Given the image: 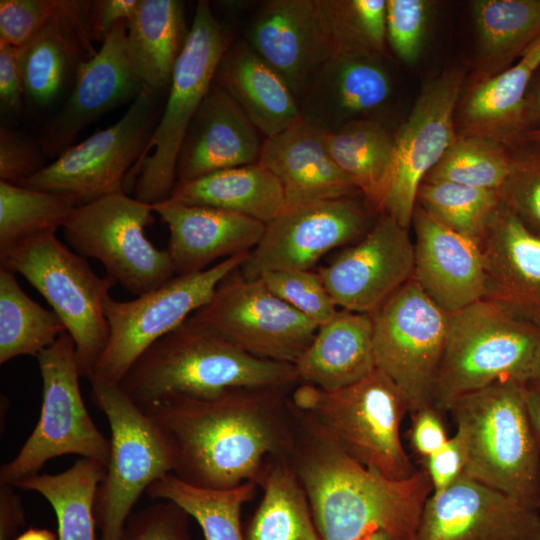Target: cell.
<instances>
[{"label": "cell", "instance_id": "6da1fadb", "mask_svg": "<svg viewBox=\"0 0 540 540\" xmlns=\"http://www.w3.org/2000/svg\"><path fill=\"white\" fill-rule=\"evenodd\" d=\"M282 388H233L209 399L170 397L141 408L174 458L172 474L202 489L254 481L268 457H288L295 408Z\"/></svg>", "mask_w": 540, "mask_h": 540}, {"label": "cell", "instance_id": "7a4b0ae2", "mask_svg": "<svg viewBox=\"0 0 540 540\" xmlns=\"http://www.w3.org/2000/svg\"><path fill=\"white\" fill-rule=\"evenodd\" d=\"M294 408L288 461L306 492L321 540H357L376 531L392 540H415L433 492L426 470L390 479L352 458L318 420Z\"/></svg>", "mask_w": 540, "mask_h": 540}, {"label": "cell", "instance_id": "3957f363", "mask_svg": "<svg viewBox=\"0 0 540 540\" xmlns=\"http://www.w3.org/2000/svg\"><path fill=\"white\" fill-rule=\"evenodd\" d=\"M299 383L293 364L253 356L189 317L153 343L119 384L144 408L170 397L209 399L233 388Z\"/></svg>", "mask_w": 540, "mask_h": 540}, {"label": "cell", "instance_id": "277c9868", "mask_svg": "<svg viewBox=\"0 0 540 540\" xmlns=\"http://www.w3.org/2000/svg\"><path fill=\"white\" fill-rule=\"evenodd\" d=\"M526 384L499 381L447 408L465 451L463 474L532 508L540 506V443L531 426Z\"/></svg>", "mask_w": 540, "mask_h": 540}, {"label": "cell", "instance_id": "5b68a950", "mask_svg": "<svg viewBox=\"0 0 540 540\" xmlns=\"http://www.w3.org/2000/svg\"><path fill=\"white\" fill-rule=\"evenodd\" d=\"M290 397L362 465L394 480L408 479L418 471L400 437L409 403L394 381L377 368L336 390L299 383Z\"/></svg>", "mask_w": 540, "mask_h": 540}, {"label": "cell", "instance_id": "8992f818", "mask_svg": "<svg viewBox=\"0 0 540 540\" xmlns=\"http://www.w3.org/2000/svg\"><path fill=\"white\" fill-rule=\"evenodd\" d=\"M229 46L228 32L213 14L210 3L198 1L187 41L174 67L163 112L143 154L126 177L125 193L135 183V197L150 205L171 196L184 136Z\"/></svg>", "mask_w": 540, "mask_h": 540}, {"label": "cell", "instance_id": "52a82bcc", "mask_svg": "<svg viewBox=\"0 0 540 540\" xmlns=\"http://www.w3.org/2000/svg\"><path fill=\"white\" fill-rule=\"evenodd\" d=\"M0 264L22 275L50 304L74 341L80 376L88 379L107 346L104 302L116 281L99 277L86 258L64 245L53 231L0 255Z\"/></svg>", "mask_w": 540, "mask_h": 540}, {"label": "cell", "instance_id": "ba28073f", "mask_svg": "<svg viewBox=\"0 0 540 540\" xmlns=\"http://www.w3.org/2000/svg\"><path fill=\"white\" fill-rule=\"evenodd\" d=\"M540 343V329L498 305L479 300L450 315L440 363L435 406L505 380L527 383Z\"/></svg>", "mask_w": 540, "mask_h": 540}, {"label": "cell", "instance_id": "9c48e42d", "mask_svg": "<svg viewBox=\"0 0 540 540\" xmlns=\"http://www.w3.org/2000/svg\"><path fill=\"white\" fill-rule=\"evenodd\" d=\"M91 400L110 427V453L98 485L94 515L100 540H122L125 523L142 493L172 473L174 458L153 420L120 384L88 379Z\"/></svg>", "mask_w": 540, "mask_h": 540}, {"label": "cell", "instance_id": "30bf717a", "mask_svg": "<svg viewBox=\"0 0 540 540\" xmlns=\"http://www.w3.org/2000/svg\"><path fill=\"white\" fill-rule=\"evenodd\" d=\"M36 359L42 379L40 417L17 455L0 468V482L13 486L55 457L74 454L106 464L110 453V439L97 428L82 398L71 335H61Z\"/></svg>", "mask_w": 540, "mask_h": 540}, {"label": "cell", "instance_id": "8fae6325", "mask_svg": "<svg viewBox=\"0 0 540 540\" xmlns=\"http://www.w3.org/2000/svg\"><path fill=\"white\" fill-rule=\"evenodd\" d=\"M153 213L152 205L116 193L77 206L63 234L76 253L99 260L107 276L137 297L175 274L168 251L156 248L145 234Z\"/></svg>", "mask_w": 540, "mask_h": 540}, {"label": "cell", "instance_id": "7c38bea8", "mask_svg": "<svg viewBox=\"0 0 540 540\" xmlns=\"http://www.w3.org/2000/svg\"><path fill=\"white\" fill-rule=\"evenodd\" d=\"M369 315L376 368L400 388L411 414L435 405L450 314L411 278Z\"/></svg>", "mask_w": 540, "mask_h": 540}, {"label": "cell", "instance_id": "4fadbf2b", "mask_svg": "<svg viewBox=\"0 0 540 540\" xmlns=\"http://www.w3.org/2000/svg\"><path fill=\"white\" fill-rule=\"evenodd\" d=\"M248 254L244 252L223 259L200 272L174 276L129 301H118L109 296L104 302L109 338L89 378L119 384L153 343L208 302L219 282L239 268Z\"/></svg>", "mask_w": 540, "mask_h": 540}, {"label": "cell", "instance_id": "5bb4252c", "mask_svg": "<svg viewBox=\"0 0 540 540\" xmlns=\"http://www.w3.org/2000/svg\"><path fill=\"white\" fill-rule=\"evenodd\" d=\"M159 95L145 87L117 122L72 145L21 186L63 193L78 205L125 192L158 122Z\"/></svg>", "mask_w": 540, "mask_h": 540}, {"label": "cell", "instance_id": "9a60e30c", "mask_svg": "<svg viewBox=\"0 0 540 540\" xmlns=\"http://www.w3.org/2000/svg\"><path fill=\"white\" fill-rule=\"evenodd\" d=\"M239 268L190 317L253 356L294 365L319 326Z\"/></svg>", "mask_w": 540, "mask_h": 540}, {"label": "cell", "instance_id": "2e32d148", "mask_svg": "<svg viewBox=\"0 0 540 540\" xmlns=\"http://www.w3.org/2000/svg\"><path fill=\"white\" fill-rule=\"evenodd\" d=\"M463 79L461 69L449 68L425 83L394 135L391 168L377 212L405 228L412 224L420 185L457 139L454 114Z\"/></svg>", "mask_w": 540, "mask_h": 540}, {"label": "cell", "instance_id": "e0dca14e", "mask_svg": "<svg viewBox=\"0 0 540 540\" xmlns=\"http://www.w3.org/2000/svg\"><path fill=\"white\" fill-rule=\"evenodd\" d=\"M286 82L298 103L319 69L343 49L333 0H271L245 40Z\"/></svg>", "mask_w": 540, "mask_h": 540}, {"label": "cell", "instance_id": "ac0fdd59", "mask_svg": "<svg viewBox=\"0 0 540 540\" xmlns=\"http://www.w3.org/2000/svg\"><path fill=\"white\" fill-rule=\"evenodd\" d=\"M369 214L354 196L319 200L285 210L266 225L239 270L246 279L268 271L311 269L325 254L364 236Z\"/></svg>", "mask_w": 540, "mask_h": 540}, {"label": "cell", "instance_id": "d6986e66", "mask_svg": "<svg viewBox=\"0 0 540 540\" xmlns=\"http://www.w3.org/2000/svg\"><path fill=\"white\" fill-rule=\"evenodd\" d=\"M408 229L380 214L356 244L319 269L338 308L371 314L413 277L414 244Z\"/></svg>", "mask_w": 540, "mask_h": 540}, {"label": "cell", "instance_id": "ffe728a7", "mask_svg": "<svg viewBox=\"0 0 540 540\" xmlns=\"http://www.w3.org/2000/svg\"><path fill=\"white\" fill-rule=\"evenodd\" d=\"M415 540H540V515L461 475L428 497Z\"/></svg>", "mask_w": 540, "mask_h": 540}, {"label": "cell", "instance_id": "44dd1931", "mask_svg": "<svg viewBox=\"0 0 540 540\" xmlns=\"http://www.w3.org/2000/svg\"><path fill=\"white\" fill-rule=\"evenodd\" d=\"M144 88L129 53L127 22H120L79 68L68 99L44 132L45 155L62 154L81 130L108 111L133 102Z\"/></svg>", "mask_w": 540, "mask_h": 540}, {"label": "cell", "instance_id": "7402d4cb", "mask_svg": "<svg viewBox=\"0 0 540 540\" xmlns=\"http://www.w3.org/2000/svg\"><path fill=\"white\" fill-rule=\"evenodd\" d=\"M392 78L381 54L342 51L317 72L299 102L303 120L326 132L356 120H375L392 95Z\"/></svg>", "mask_w": 540, "mask_h": 540}, {"label": "cell", "instance_id": "603a6c76", "mask_svg": "<svg viewBox=\"0 0 540 540\" xmlns=\"http://www.w3.org/2000/svg\"><path fill=\"white\" fill-rule=\"evenodd\" d=\"M91 1L60 0L50 20L17 48L27 101L54 103L73 86L81 65L97 51L89 26Z\"/></svg>", "mask_w": 540, "mask_h": 540}, {"label": "cell", "instance_id": "cb8c5ba5", "mask_svg": "<svg viewBox=\"0 0 540 540\" xmlns=\"http://www.w3.org/2000/svg\"><path fill=\"white\" fill-rule=\"evenodd\" d=\"M415 231L413 279L448 314L484 299L485 270L480 247L447 229L419 205Z\"/></svg>", "mask_w": 540, "mask_h": 540}, {"label": "cell", "instance_id": "d4e9b609", "mask_svg": "<svg viewBox=\"0 0 540 540\" xmlns=\"http://www.w3.org/2000/svg\"><path fill=\"white\" fill-rule=\"evenodd\" d=\"M259 131L214 82L190 122L176 162V185L213 172L258 162Z\"/></svg>", "mask_w": 540, "mask_h": 540}, {"label": "cell", "instance_id": "484cf974", "mask_svg": "<svg viewBox=\"0 0 540 540\" xmlns=\"http://www.w3.org/2000/svg\"><path fill=\"white\" fill-rule=\"evenodd\" d=\"M152 207L168 226L167 251L177 275L200 272L220 258L250 252L266 228L258 220L173 197Z\"/></svg>", "mask_w": 540, "mask_h": 540}, {"label": "cell", "instance_id": "4316f807", "mask_svg": "<svg viewBox=\"0 0 540 540\" xmlns=\"http://www.w3.org/2000/svg\"><path fill=\"white\" fill-rule=\"evenodd\" d=\"M484 299L516 318L540 324V236L502 202L480 245Z\"/></svg>", "mask_w": 540, "mask_h": 540}, {"label": "cell", "instance_id": "83f0119b", "mask_svg": "<svg viewBox=\"0 0 540 540\" xmlns=\"http://www.w3.org/2000/svg\"><path fill=\"white\" fill-rule=\"evenodd\" d=\"M258 162L280 181L285 208L359 193L331 157L326 131L303 119L266 138Z\"/></svg>", "mask_w": 540, "mask_h": 540}, {"label": "cell", "instance_id": "f1b7e54d", "mask_svg": "<svg viewBox=\"0 0 540 540\" xmlns=\"http://www.w3.org/2000/svg\"><path fill=\"white\" fill-rule=\"evenodd\" d=\"M214 83L233 98L266 138L302 119L299 103L286 82L246 41L228 47Z\"/></svg>", "mask_w": 540, "mask_h": 540}, {"label": "cell", "instance_id": "f546056e", "mask_svg": "<svg viewBox=\"0 0 540 540\" xmlns=\"http://www.w3.org/2000/svg\"><path fill=\"white\" fill-rule=\"evenodd\" d=\"M299 382L324 390L351 385L376 369L369 314L339 310L294 363Z\"/></svg>", "mask_w": 540, "mask_h": 540}, {"label": "cell", "instance_id": "4dcf8cb0", "mask_svg": "<svg viewBox=\"0 0 540 540\" xmlns=\"http://www.w3.org/2000/svg\"><path fill=\"white\" fill-rule=\"evenodd\" d=\"M170 197L269 224L286 207L282 185L260 162L219 170L176 185Z\"/></svg>", "mask_w": 540, "mask_h": 540}, {"label": "cell", "instance_id": "1f68e13d", "mask_svg": "<svg viewBox=\"0 0 540 540\" xmlns=\"http://www.w3.org/2000/svg\"><path fill=\"white\" fill-rule=\"evenodd\" d=\"M189 31L183 1L140 0L127 22V42L145 87L158 94L169 88Z\"/></svg>", "mask_w": 540, "mask_h": 540}, {"label": "cell", "instance_id": "d6a6232c", "mask_svg": "<svg viewBox=\"0 0 540 540\" xmlns=\"http://www.w3.org/2000/svg\"><path fill=\"white\" fill-rule=\"evenodd\" d=\"M257 485L263 497L249 521L245 540H321L306 492L288 457H268Z\"/></svg>", "mask_w": 540, "mask_h": 540}, {"label": "cell", "instance_id": "836d02e7", "mask_svg": "<svg viewBox=\"0 0 540 540\" xmlns=\"http://www.w3.org/2000/svg\"><path fill=\"white\" fill-rule=\"evenodd\" d=\"M537 69L524 59L478 83L465 99L462 121L475 135L514 143L524 131L528 86Z\"/></svg>", "mask_w": 540, "mask_h": 540}, {"label": "cell", "instance_id": "e575fe53", "mask_svg": "<svg viewBox=\"0 0 540 540\" xmlns=\"http://www.w3.org/2000/svg\"><path fill=\"white\" fill-rule=\"evenodd\" d=\"M106 464L89 458L78 459L58 474H35L14 487L34 491L54 509L58 540H96L94 501Z\"/></svg>", "mask_w": 540, "mask_h": 540}, {"label": "cell", "instance_id": "d590c367", "mask_svg": "<svg viewBox=\"0 0 540 540\" xmlns=\"http://www.w3.org/2000/svg\"><path fill=\"white\" fill-rule=\"evenodd\" d=\"M328 151L377 212L391 168L394 136L381 121L356 120L326 132Z\"/></svg>", "mask_w": 540, "mask_h": 540}, {"label": "cell", "instance_id": "8d00e7d4", "mask_svg": "<svg viewBox=\"0 0 540 540\" xmlns=\"http://www.w3.org/2000/svg\"><path fill=\"white\" fill-rule=\"evenodd\" d=\"M258 485L254 481L225 490L202 489L169 473L152 483L146 494L153 500H169L199 524L205 540H245L241 508L250 501Z\"/></svg>", "mask_w": 540, "mask_h": 540}, {"label": "cell", "instance_id": "74e56055", "mask_svg": "<svg viewBox=\"0 0 540 540\" xmlns=\"http://www.w3.org/2000/svg\"><path fill=\"white\" fill-rule=\"evenodd\" d=\"M67 332L53 311L31 299L16 274L0 268V364L18 356L37 357Z\"/></svg>", "mask_w": 540, "mask_h": 540}, {"label": "cell", "instance_id": "f35d334b", "mask_svg": "<svg viewBox=\"0 0 540 540\" xmlns=\"http://www.w3.org/2000/svg\"><path fill=\"white\" fill-rule=\"evenodd\" d=\"M483 59L505 67L540 37V0H476L471 3Z\"/></svg>", "mask_w": 540, "mask_h": 540}, {"label": "cell", "instance_id": "ab89813d", "mask_svg": "<svg viewBox=\"0 0 540 540\" xmlns=\"http://www.w3.org/2000/svg\"><path fill=\"white\" fill-rule=\"evenodd\" d=\"M77 206L69 195L0 180V255L40 233L63 228Z\"/></svg>", "mask_w": 540, "mask_h": 540}, {"label": "cell", "instance_id": "60d3db41", "mask_svg": "<svg viewBox=\"0 0 540 540\" xmlns=\"http://www.w3.org/2000/svg\"><path fill=\"white\" fill-rule=\"evenodd\" d=\"M501 204V191L450 182L423 181L417 193V205L429 216L479 247Z\"/></svg>", "mask_w": 540, "mask_h": 540}, {"label": "cell", "instance_id": "b9f144b4", "mask_svg": "<svg viewBox=\"0 0 540 540\" xmlns=\"http://www.w3.org/2000/svg\"><path fill=\"white\" fill-rule=\"evenodd\" d=\"M512 162L513 154L500 142L465 135L454 141L424 181L501 191L511 174Z\"/></svg>", "mask_w": 540, "mask_h": 540}, {"label": "cell", "instance_id": "7bdbcfd3", "mask_svg": "<svg viewBox=\"0 0 540 540\" xmlns=\"http://www.w3.org/2000/svg\"><path fill=\"white\" fill-rule=\"evenodd\" d=\"M260 279L275 296L319 327L333 319L339 311L320 274L311 269L268 271Z\"/></svg>", "mask_w": 540, "mask_h": 540}, {"label": "cell", "instance_id": "ee69618b", "mask_svg": "<svg viewBox=\"0 0 540 540\" xmlns=\"http://www.w3.org/2000/svg\"><path fill=\"white\" fill-rule=\"evenodd\" d=\"M518 148L501 190L502 202L527 229L540 236V149Z\"/></svg>", "mask_w": 540, "mask_h": 540}, {"label": "cell", "instance_id": "f6af8a7d", "mask_svg": "<svg viewBox=\"0 0 540 540\" xmlns=\"http://www.w3.org/2000/svg\"><path fill=\"white\" fill-rule=\"evenodd\" d=\"M431 3L425 0H386V39L408 64L421 53Z\"/></svg>", "mask_w": 540, "mask_h": 540}, {"label": "cell", "instance_id": "bcb514c9", "mask_svg": "<svg viewBox=\"0 0 540 540\" xmlns=\"http://www.w3.org/2000/svg\"><path fill=\"white\" fill-rule=\"evenodd\" d=\"M189 514L169 500H156L132 513L122 540H190Z\"/></svg>", "mask_w": 540, "mask_h": 540}, {"label": "cell", "instance_id": "7dc6e473", "mask_svg": "<svg viewBox=\"0 0 540 540\" xmlns=\"http://www.w3.org/2000/svg\"><path fill=\"white\" fill-rule=\"evenodd\" d=\"M344 30L367 49L382 53L386 39V0H334Z\"/></svg>", "mask_w": 540, "mask_h": 540}, {"label": "cell", "instance_id": "c3c4849f", "mask_svg": "<svg viewBox=\"0 0 540 540\" xmlns=\"http://www.w3.org/2000/svg\"><path fill=\"white\" fill-rule=\"evenodd\" d=\"M59 1L1 0L0 44L22 46L50 20Z\"/></svg>", "mask_w": 540, "mask_h": 540}, {"label": "cell", "instance_id": "681fc988", "mask_svg": "<svg viewBox=\"0 0 540 540\" xmlns=\"http://www.w3.org/2000/svg\"><path fill=\"white\" fill-rule=\"evenodd\" d=\"M44 151L25 134L0 127V179L22 185L44 166Z\"/></svg>", "mask_w": 540, "mask_h": 540}, {"label": "cell", "instance_id": "f907efd6", "mask_svg": "<svg viewBox=\"0 0 540 540\" xmlns=\"http://www.w3.org/2000/svg\"><path fill=\"white\" fill-rule=\"evenodd\" d=\"M425 470L430 478L433 492L445 489L462 474L465 466L463 443L455 434L435 453L425 458Z\"/></svg>", "mask_w": 540, "mask_h": 540}, {"label": "cell", "instance_id": "816d5d0a", "mask_svg": "<svg viewBox=\"0 0 540 540\" xmlns=\"http://www.w3.org/2000/svg\"><path fill=\"white\" fill-rule=\"evenodd\" d=\"M25 96L24 82L18 62L17 48L0 44V106L6 114L22 110Z\"/></svg>", "mask_w": 540, "mask_h": 540}, {"label": "cell", "instance_id": "f5cc1de1", "mask_svg": "<svg viewBox=\"0 0 540 540\" xmlns=\"http://www.w3.org/2000/svg\"><path fill=\"white\" fill-rule=\"evenodd\" d=\"M139 2L140 0L91 1L89 26L92 40L103 43L118 23L129 21Z\"/></svg>", "mask_w": 540, "mask_h": 540}, {"label": "cell", "instance_id": "db71d44e", "mask_svg": "<svg viewBox=\"0 0 540 540\" xmlns=\"http://www.w3.org/2000/svg\"><path fill=\"white\" fill-rule=\"evenodd\" d=\"M436 406L422 408L414 415L411 441L416 451L425 458L439 450L449 439Z\"/></svg>", "mask_w": 540, "mask_h": 540}, {"label": "cell", "instance_id": "11a10c76", "mask_svg": "<svg viewBox=\"0 0 540 540\" xmlns=\"http://www.w3.org/2000/svg\"><path fill=\"white\" fill-rule=\"evenodd\" d=\"M14 486L0 482V540H10L24 525L25 515L21 498Z\"/></svg>", "mask_w": 540, "mask_h": 540}, {"label": "cell", "instance_id": "9f6ffc18", "mask_svg": "<svg viewBox=\"0 0 540 540\" xmlns=\"http://www.w3.org/2000/svg\"><path fill=\"white\" fill-rule=\"evenodd\" d=\"M534 129H540V81L526 97L523 133Z\"/></svg>", "mask_w": 540, "mask_h": 540}, {"label": "cell", "instance_id": "6f0895ef", "mask_svg": "<svg viewBox=\"0 0 540 540\" xmlns=\"http://www.w3.org/2000/svg\"><path fill=\"white\" fill-rule=\"evenodd\" d=\"M525 404L531 426L540 443V388L526 385Z\"/></svg>", "mask_w": 540, "mask_h": 540}, {"label": "cell", "instance_id": "680465c9", "mask_svg": "<svg viewBox=\"0 0 540 540\" xmlns=\"http://www.w3.org/2000/svg\"><path fill=\"white\" fill-rule=\"evenodd\" d=\"M14 540H58V535L45 528H29Z\"/></svg>", "mask_w": 540, "mask_h": 540}, {"label": "cell", "instance_id": "91938a15", "mask_svg": "<svg viewBox=\"0 0 540 540\" xmlns=\"http://www.w3.org/2000/svg\"><path fill=\"white\" fill-rule=\"evenodd\" d=\"M514 144L540 149V129L529 130L517 137Z\"/></svg>", "mask_w": 540, "mask_h": 540}, {"label": "cell", "instance_id": "94428289", "mask_svg": "<svg viewBox=\"0 0 540 540\" xmlns=\"http://www.w3.org/2000/svg\"><path fill=\"white\" fill-rule=\"evenodd\" d=\"M521 58L538 69L540 66V37L525 51Z\"/></svg>", "mask_w": 540, "mask_h": 540}, {"label": "cell", "instance_id": "6125c7cd", "mask_svg": "<svg viewBox=\"0 0 540 540\" xmlns=\"http://www.w3.org/2000/svg\"><path fill=\"white\" fill-rule=\"evenodd\" d=\"M530 383L531 387L540 388V343L536 351L534 362L531 368L529 379L526 385Z\"/></svg>", "mask_w": 540, "mask_h": 540}, {"label": "cell", "instance_id": "be15d7a7", "mask_svg": "<svg viewBox=\"0 0 540 540\" xmlns=\"http://www.w3.org/2000/svg\"><path fill=\"white\" fill-rule=\"evenodd\" d=\"M357 540H392L386 533L382 531L372 532Z\"/></svg>", "mask_w": 540, "mask_h": 540}]
</instances>
